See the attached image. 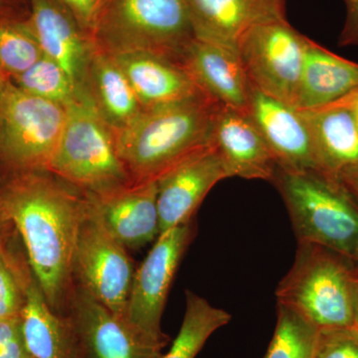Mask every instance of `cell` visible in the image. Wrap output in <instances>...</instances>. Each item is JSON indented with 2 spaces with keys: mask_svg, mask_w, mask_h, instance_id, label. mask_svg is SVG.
Returning a JSON list of instances; mask_svg holds the SVG:
<instances>
[{
  "mask_svg": "<svg viewBox=\"0 0 358 358\" xmlns=\"http://www.w3.org/2000/svg\"><path fill=\"white\" fill-rule=\"evenodd\" d=\"M86 195L49 171L0 183V204L24 247L47 303L64 313L74 287L73 260Z\"/></svg>",
  "mask_w": 358,
  "mask_h": 358,
  "instance_id": "cell-1",
  "label": "cell"
},
{
  "mask_svg": "<svg viewBox=\"0 0 358 358\" xmlns=\"http://www.w3.org/2000/svg\"><path fill=\"white\" fill-rule=\"evenodd\" d=\"M219 103L202 95L145 110L115 131L120 157L134 183L157 181L179 162L211 145Z\"/></svg>",
  "mask_w": 358,
  "mask_h": 358,
  "instance_id": "cell-2",
  "label": "cell"
},
{
  "mask_svg": "<svg viewBox=\"0 0 358 358\" xmlns=\"http://www.w3.org/2000/svg\"><path fill=\"white\" fill-rule=\"evenodd\" d=\"M271 182L286 204L298 243L319 245L355 262L358 203L338 178L278 166Z\"/></svg>",
  "mask_w": 358,
  "mask_h": 358,
  "instance_id": "cell-3",
  "label": "cell"
},
{
  "mask_svg": "<svg viewBox=\"0 0 358 358\" xmlns=\"http://www.w3.org/2000/svg\"><path fill=\"white\" fill-rule=\"evenodd\" d=\"M193 39L186 0H108L92 35L110 55L150 52L176 64Z\"/></svg>",
  "mask_w": 358,
  "mask_h": 358,
  "instance_id": "cell-4",
  "label": "cell"
},
{
  "mask_svg": "<svg viewBox=\"0 0 358 358\" xmlns=\"http://www.w3.org/2000/svg\"><path fill=\"white\" fill-rule=\"evenodd\" d=\"M48 171L89 196L134 183L120 157L114 129L88 99L68 108Z\"/></svg>",
  "mask_w": 358,
  "mask_h": 358,
  "instance_id": "cell-5",
  "label": "cell"
},
{
  "mask_svg": "<svg viewBox=\"0 0 358 358\" xmlns=\"http://www.w3.org/2000/svg\"><path fill=\"white\" fill-rule=\"evenodd\" d=\"M352 261L312 243H298L293 266L279 282L278 303L317 329L353 327Z\"/></svg>",
  "mask_w": 358,
  "mask_h": 358,
  "instance_id": "cell-6",
  "label": "cell"
},
{
  "mask_svg": "<svg viewBox=\"0 0 358 358\" xmlns=\"http://www.w3.org/2000/svg\"><path fill=\"white\" fill-rule=\"evenodd\" d=\"M67 109L7 81L0 98V183L48 171Z\"/></svg>",
  "mask_w": 358,
  "mask_h": 358,
  "instance_id": "cell-7",
  "label": "cell"
},
{
  "mask_svg": "<svg viewBox=\"0 0 358 358\" xmlns=\"http://www.w3.org/2000/svg\"><path fill=\"white\" fill-rule=\"evenodd\" d=\"M86 199L73 260L74 282L124 320L133 264L127 249L103 225L87 195Z\"/></svg>",
  "mask_w": 358,
  "mask_h": 358,
  "instance_id": "cell-8",
  "label": "cell"
},
{
  "mask_svg": "<svg viewBox=\"0 0 358 358\" xmlns=\"http://www.w3.org/2000/svg\"><path fill=\"white\" fill-rule=\"evenodd\" d=\"M308 40L287 20L252 27L236 47L250 84L294 108Z\"/></svg>",
  "mask_w": 358,
  "mask_h": 358,
  "instance_id": "cell-9",
  "label": "cell"
},
{
  "mask_svg": "<svg viewBox=\"0 0 358 358\" xmlns=\"http://www.w3.org/2000/svg\"><path fill=\"white\" fill-rule=\"evenodd\" d=\"M192 222L160 233L134 272L124 320L141 338L164 348L169 338L162 331V317L181 259L192 242Z\"/></svg>",
  "mask_w": 358,
  "mask_h": 358,
  "instance_id": "cell-10",
  "label": "cell"
},
{
  "mask_svg": "<svg viewBox=\"0 0 358 358\" xmlns=\"http://www.w3.org/2000/svg\"><path fill=\"white\" fill-rule=\"evenodd\" d=\"M74 358H160L162 346L141 338L128 322L75 284L63 313Z\"/></svg>",
  "mask_w": 358,
  "mask_h": 358,
  "instance_id": "cell-11",
  "label": "cell"
},
{
  "mask_svg": "<svg viewBox=\"0 0 358 358\" xmlns=\"http://www.w3.org/2000/svg\"><path fill=\"white\" fill-rule=\"evenodd\" d=\"M228 178L227 169L212 145L160 176L157 180L160 233L192 222L212 187Z\"/></svg>",
  "mask_w": 358,
  "mask_h": 358,
  "instance_id": "cell-12",
  "label": "cell"
},
{
  "mask_svg": "<svg viewBox=\"0 0 358 358\" xmlns=\"http://www.w3.org/2000/svg\"><path fill=\"white\" fill-rule=\"evenodd\" d=\"M27 22L45 57L64 69L81 95L95 45L58 0H27Z\"/></svg>",
  "mask_w": 358,
  "mask_h": 358,
  "instance_id": "cell-13",
  "label": "cell"
},
{
  "mask_svg": "<svg viewBox=\"0 0 358 358\" xmlns=\"http://www.w3.org/2000/svg\"><path fill=\"white\" fill-rule=\"evenodd\" d=\"M247 114L262 134L278 166L320 171L310 131L298 110L251 85Z\"/></svg>",
  "mask_w": 358,
  "mask_h": 358,
  "instance_id": "cell-14",
  "label": "cell"
},
{
  "mask_svg": "<svg viewBox=\"0 0 358 358\" xmlns=\"http://www.w3.org/2000/svg\"><path fill=\"white\" fill-rule=\"evenodd\" d=\"M194 38L235 49L254 26L287 20V0H186Z\"/></svg>",
  "mask_w": 358,
  "mask_h": 358,
  "instance_id": "cell-15",
  "label": "cell"
},
{
  "mask_svg": "<svg viewBox=\"0 0 358 358\" xmlns=\"http://www.w3.org/2000/svg\"><path fill=\"white\" fill-rule=\"evenodd\" d=\"M178 64L204 95L223 107L247 112L251 84L237 50L194 38Z\"/></svg>",
  "mask_w": 358,
  "mask_h": 358,
  "instance_id": "cell-16",
  "label": "cell"
},
{
  "mask_svg": "<svg viewBox=\"0 0 358 358\" xmlns=\"http://www.w3.org/2000/svg\"><path fill=\"white\" fill-rule=\"evenodd\" d=\"M87 196L103 225L124 248H141L159 236L157 181L133 183L106 194Z\"/></svg>",
  "mask_w": 358,
  "mask_h": 358,
  "instance_id": "cell-17",
  "label": "cell"
},
{
  "mask_svg": "<svg viewBox=\"0 0 358 358\" xmlns=\"http://www.w3.org/2000/svg\"><path fill=\"white\" fill-rule=\"evenodd\" d=\"M211 145L222 159L230 178L272 181L278 162L247 112L220 106Z\"/></svg>",
  "mask_w": 358,
  "mask_h": 358,
  "instance_id": "cell-18",
  "label": "cell"
},
{
  "mask_svg": "<svg viewBox=\"0 0 358 358\" xmlns=\"http://www.w3.org/2000/svg\"><path fill=\"white\" fill-rule=\"evenodd\" d=\"M113 56L145 110L204 95L189 74L169 59L150 52H129Z\"/></svg>",
  "mask_w": 358,
  "mask_h": 358,
  "instance_id": "cell-19",
  "label": "cell"
},
{
  "mask_svg": "<svg viewBox=\"0 0 358 358\" xmlns=\"http://www.w3.org/2000/svg\"><path fill=\"white\" fill-rule=\"evenodd\" d=\"M298 110L310 131L320 171L338 178L358 164V124L348 106L336 102Z\"/></svg>",
  "mask_w": 358,
  "mask_h": 358,
  "instance_id": "cell-20",
  "label": "cell"
},
{
  "mask_svg": "<svg viewBox=\"0 0 358 358\" xmlns=\"http://www.w3.org/2000/svg\"><path fill=\"white\" fill-rule=\"evenodd\" d=\"M358 90V63L339 57L308 38L294 108L312 110L338 102Z\"/></svg>",
  "mask_w": 358,
  "mask_h": 358,
  "instance_id": "cell-21",
  "label": "cell"
},
{
  "mask_svg": "<svg viewBox=\"0 0 358 358\" xmlns=\"http://www.w3.org/2000/svg\"><path fill=\"white\" fill-rule=\"evenodd\" d=\"M84 94L115 131L129 126L145 112L114 56L96 47L85 78Z\"/></svg>",
  "mask_w": 358,
  "mask_h": 358,
  "instance_id": "cell-22",
  "label": "cell"
},
{
  "mask_svg": "<svg viewBox=\"0 0 358 358\" xmlns=\"http://www.w3.org/2000/svg\"><path fill=\"white\" fill-rule=\"evenodd\" d=\"M22 333L33 358H74L72 334L67 320L54 312L45 299L32 268L23 282Z\"/></svg>",
  "mask_w": 358,
  "mask_h": 358,
  "instance_id": "cell-23",
  "label": "cell"
},
{
  "mask_svg": "<svg viewBox=\"0 0 358 358\" xmlns=\"http://www.w3.org/2000/svg\"><path fill=\"white\" fill-rule=\"evenodd\" d=\"M231 320V315L212 306L192 291H186V308L178 336L160 358H195L207 339Z\"/></svg>",
  "mask_w": 358,
  "mask_h": 358,
  "instance_id": "cell-24",
  "label": "cell"
},
{
  "mask_svg": "<svg viewBox=\"0 0 358 358\" xmlns=\"http://www.w3.org/2000/svg\"><path fill=\"white\" fill-rule=\"evenodd\" d=\"M24 247L13 228L0 237V320L20 315L25 275L30 270Z\"/></svg>",
  "mask_w": 358,
  "mask_h": 358,
  "instance_id": "cell-25",
  "label": "cell"
},
{
  "mask_svg": "<svg viewBox=\"0 0 358 358\" xmlns=\"http://www.w3.org/2000/svg\"><path fill=\"white\" fill-rule=\"evenodd\" d=\"M10 82L29 95L57 103L66 109L86 99L64 69L45 56Z\"/></svg>",
  "mask_w": 358,
  "mask_h": 358,
  "instance_id": "cell-26",
  "label": "cell"
},
{
  "mask_svg": "<svg viewBox=\"0 0 358 358\" xmlns=\"http://www.w3.org/2000/svg\"><path fill=\"white\" fill-rule=\"evenodd\" d=\"M42 57L27 17L0 20V76L11 81Z\"/></svg>",
  "mask_w": 358,
  "mask_h": 358,
  "instance_id": "cell-27",
  "label": "cell"
},
{
  "mask_svg": "<svg viewBox=\"0 0 358 358\" xmlns=\"http://www.w3.org/2000/svg\"><path fill=\"white\" fill-rule=\"evenodd\" d=\"M317 334L310 322L278 303L274 334L263 358H313Z\"/></svg>",
  "mask_w": 358,
  "mask_h": 358,
  "instance_id": "cell-28",
  "label": "cell"
},
{
  "mask_svg": "<svg viewBox=\"0 0 358 358\" xmlns=\"http://www.w3.org/2000/svg\"><path fill=\"white\" fill-rule=\"evenodd\" d=\"M313 358H358L357 327L319 329Z\"/></svg>",
  "mask_w": 358,
  "mask_h": 358,
  "instance_id": "cell-29",
  "label": "cell"
},
{
  "mask_svg": "<svg viewBox=\"0 0 358 358\" xmlns=\"http://www.w3.org/2000/svg\"><path fill=\"white\" fill-rule=\"evenodd\" d=\"M76 20L82 29L93 35L108 0H58Z\"/></svg>",
  "mask_w": 358,
  "mask_h": 358,
  "instance_id": "cell-30",
  "label": "cell"
},
{
  "mask_svg": "<svg viewBox=\"0 0 358 358\" xmlns=\"http://www.w3.org/2000/svg\"><path fill=\"white\" fill-rule=\"evenodd\" d=\"M346 15L338 37L339 46H358V0H343Z\"/></svg>",
  "mask_w": 358,
  "mask_h": 358,
  "instance_id": "cell-31",
  "label": "cell"
},
{
  "mask_svg": "<svg viewBox=\"0 0 358 358\" xmlns=\"http://www.w3.org/2000/svg\"><path fill=\"white\" fill-rule=\"evenodd\" d=\"M23 336L20 315L0 320V350Z\"/></svg>",
  "mask_w": 358,
  "mask_h": 358,
  "instance_id": "cell-32",
  "label": "cell"
},
{
  "mask_svg": "<svg viewBox=\"0 0 358 358\" xmlns=\"http://www.w3.org/2000/svg\"><path fill=\"white\" fill-rule=\"evenodd\" d=\"M28 6L22 0H0V20L3 18H25Z\"/></svg>",
  "mask_w": 358,
  "mask_h": 358,
  "instance_id": "cell-33",
  "label": "cell"
},
{
  "mask_svg": "<svg viewBox=\"0 0 358 358\" xmlns=\"http://www.w3.org/2000/svg\"><path fill=\"white\" fill-rule=\"evenodd\" d=\"M338 178L358 203V164L346 167L338 174Z\"/></svg>",
  "mask_w": 358,
  "mask_h": 358,
  "instance_id": "cell-34",
  "label": "cell"
},
{
  "mask_svg": "<svg viewBox=\"0 0 358 358\" xmlns=\"http://www.w3.org/2000/svg\"><path fill=\"white\" fill-rule=\"evenodd\" d=\"M0 358H33L27 346L25 345L24 338H16L6 348L0 350Z\"/></svg>",
  "mask_w": 358,
  "mask_h": 358,
  "instance_id": "cell-35",
  "label": "cell"
},
{
  "mask_svg": "<svg viewBox=\"0 0 358 358\" xmlns=\"http://www.w3.org/2000/svg\"><path fill=\"white\" fill-rule=\"evenodd\" d=\"M353 293V327L358 329V264L353 262L352 268Z\"/></svg>",
  "mask_w": 358,
  "mask_h": 358,
  "instance_id": "cell-36",
  "label": "cell"
},
{
  "mask_svg": "<svg viewBox=\"0 0 358 358\" xmlns=\"http://www.w3.org/2000/svg\"><path fill=\"white\" fill-rule=\"evenodd\" d=\"M338 102L345 103V106H348L352 110L358 124V90L353 92L350 96H345L343 100L338 101Z\"/></svg>",
  "mask_w": 358,
  "mask_h": 358,
  "instance_id": "cell-37",
  "label": "cell"
},
{
  "mask_svg": "<svg viewBox=\"0 0 358 358\" xmlns=\"http://www.w3.org/2000/svg\"><path fill=\"white\" fill-rule=\"evenodd\" d=\"M14 227L13 224L8 220L2 209L1 204H0V237L6 233L10 231Z\"/></svg>",
  "mask_w": 358,
  "mask_h": 358,
  "instance_id": "cell-38",
  "label": "cell"
},
{
  "mask_svg": "<svg viewBox=\"0 0 358 358\" xmlns=\"http://www.w3.org/2000/svg\"><path fill=\"white\" fill-rule=\"evenodd\" d=\"M7 81L3 79L1 76H0V98H1L2 92H3L4 86H6V83Z\"/></svg>",
  "mask_w": 358,
  "mask_h": 358,
  "instance_id": "cell-39",
  "label": "cell"
},
{
  "mask_svg": "<svg viewBox=\"0 0 358 358\" xmlns=\"http://www.w3.org/2000/svg\"><path fill=\"white\" fill-rule=\"evenodd\" d=\"M23 2H25L26 4H27V0H22ZM28 6V4H27Z\"/></svg>",
  "mask_w": 358,
  "mask_h": 358,
  "instance_id": "cell-40",
  "label": "cell"
},
{
  "mask_svg": "<svg viewBox=\"0 0 358 358\" xmlns=\"http://www.w3.org/2000/svg\"><path fill=\"white\" fill-rule=\"evenodd\" d=\"M355 263L358 264V256H357V260H355Z\"/></svg>",
  "mask_w": 358,
  "mask_h": 358,
  "instance_id": "cell-41",
  "label": "cell"
}]
</instances>
